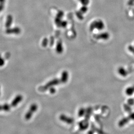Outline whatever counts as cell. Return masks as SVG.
<instances>
[{
  "instance_id": "1",
  "label": "cell",
  "mask_w": 134,
  "mask_h": 134,
  "mask_svg": "<svg viewBox=\"0 0 134 134\" xmlns=\"http://www.w3.org/2000/svg\"><path fill=\"white\" fill-rule=\"evenodd\" d=\"M38 109V106L36 104L34 103L30 106L28 111H27L25 115L26 120H29L32 117L33 114L36 112Z\"/></svg>"
},
{
  "instance_id": "2",
  "label": "cell",
  "mask_w": 134,
  "mask_h": 134,
  "mask_svg": "<svg viewBox=\"0 0 134 134\" xmlns=\"http://www.w3.org/2000/svg\"><path fill=\"white\" fill-rule=\"evenodd\" d=\"M59 119L64 122L68 124H72L74 123V120L71 117H69L64 114H61L59 116Z\"/></svg>"
},
{
  "instance_id": "3",
  "label": "cell",
  "mask_w": 134,
  "mask_h": 134,
  "mask_svg": "<svg viewBox=\"0 0 134 134\" xmlns=\"http://www.w3.org/2000/svg\"><path fill=\"white\" fill-rule=\"evenodd\" d=\"M23 100V97L20 95H18L14 98L11 103L12 107H16Z\"/></svg>"
},
{
  "instance_id": "4",
  "label": "cell",
  "mask_w": 134,
  "mask_h": 134,
  "mask_svg": "<svg viewBox=\"0 0 134 134\" xmlns=\"http://www.w3.org/2000/svg\"><path fill=\"white\" fill-rule=\"evenodd\" d=\"M118 72L120 75L122 77H125L127 76L128 74V71L125 68L123 67H120L118 69Z\"/></svg>"
},
{
  "instance_id": "5",
  "label": "cell",
  "mask_w": 134,
  "mask_h": 134,
  "mask_svg": "<svg viewBox=\"0 0 134 134\" xmlns=\"http://www.w3.org/2000/svg\"><path fill=\"white\" fill-rule=\"evenodd\" d=\"M12 106L11 104H4L1 106V110L2 111H9L11 110Z\"/></svg>"
},
{
  "instance_id": "6",
  "label": "cell",
  "mask_w": 134,
  "mask_h": 134,
  "mask_svg": "<svg viewBox=\"0 0 134 134\" xmlns=\"http://www.w3.org/2000/svg\"><path fill=\"white\" fill-rule=\"evenodd\" d=\"M126 93L128 96L132 95L134 93V87H128L126 89Z\"/></svg>"
},
{
  "instance_id": "7",
  "label": "cell",
  "mask_w": 134,
  "mask_h": 134,
  "mask_svg": "<svg viewBox=\"0 0 134 134\" xmlns=\"http://www.w3.org/2000/svg\"><path fill=\"white\" fill-rule=\"evenodd\" d=\"M95 24L96 25L97 28L99 30H102L104 28V24L102 21H99L98 22H97Z\"/></svg>"
},
{
  "instance_id": "8",
  "label": "cell",
  "mask_w": 134,
  "mask_h": 134,
  "mask_svg": "<svg viewBox=\"0 0 134 134\" xmlns=\"http://www.w3.org/2000/svg\"><path fill=\"white\" fill-rule=\"evenodd\" d=\"M100 38L104 40H107L109 39V38L110 37V34L108 32H104V33H102V34L100 35Z\"/></svg>"
},
{
  "instance_id": "9",
  "label": "cell",
  "mask_w": 134,
  "mask_h": 134,
  "mask_svg": "<svg viewBox=\"0 0 134 134\" xmlns=\"http://www.w3.org/2000/svg\"><path fill=\"white\" fill-rule=\"evenodd\" d=\"M85 112L86 111L85 109L84 108H80L78 111V116L80 117H83L85 114Z\"/></svg>"
},
{
  "instance_id": "10",
  "label": "cell",
  "mask_w": 134,
  "mask_h": 134,
  "mask_svg": "<svg viewBox=\"0 0 134 134\" xmlns=\"http://www.w3.org/2000/svg\"><path fill=\"white\" fill-rule=\"evenodd\" d=\"M128 51H130V52L133 53V52H134V45H131V44L129 45L128 46Z\"/></svg>"
},
{
  "instance_id": "11",
  "label": "cell",
  "mask_w": 134,
  "mask_h": 134,
  "mask_svg": "<svg viewBox=\"0 0 134 134\" xmlns=\"http://www.w3.org/2000/svg\"><path fill=\"white\" fill-rule=\"evenodd\" d=\"M133 54H134V52H133Z\"/></svg>"
},
{
  "instance_id": "12",
  "label": "cell",
  "mask_w": 134,
  "mask_h": 134,
  "mask_svg": "<svg viewBox=\"0 0 134 134\" xmlns=\"http://www.w3.org/2000/svg\"></svg>"
}]
</instances>
